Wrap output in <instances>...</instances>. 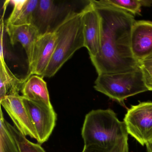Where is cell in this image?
<instances>
[{
    "label": "cell",
    "mask_w": 152,
    "mask_h": 152,
    "mask_svg": "<svg viewBox=\"0 0 152 152\" xmlns=\"http://www.w3.org/2000/svg\"><path fill=\"white\" fill-rule=\"evenodd\" d=\"M99 14L101 22L100 48L91 58L98 74L133 71L140 64L131 48V36L135 22L133 15L104 3L91 0Z\"/></svg>",
    "instance_id": "cell-1"
},
{
    "label": "cell",
    "mask_w": 152,
    "mask_h": 152,
    "mask_svg": "<svg viewBox=\"0 0 152 152\" xmlns=\"http://www.w3.org/2000/svg\"><path fill=\"white\" fill-rule=\"evenodd\" d=\"M54 31L57 38L56 48L43 78L54 76L77 50L84 47L81 11H70Z\"/></svg>",
    "instance_id": "cell-2"
},
{
    "label": "cell",
    "mask_w": 152,
    "mask_h": 152,
    "mask_svg": "<svg viewBox=\"0 0 152 152\" xmlns=\"http://www.w3.org/2000/svg\"><path fill=\"white\" fill-rule=\"evenodd\" d=\"M84 146H106L128 138L124 122L120 121L111 109H97L85 117L81 131Z\"/></svg>",
    "instance_id": "cell-3"
},
{
    "label": "cell",
    "mask_w": 152,
    "mask_h": 152,
    "mask_svg": "<svg viewBox=\"0 0 152 152\" xmlns=\"http://www.w3.org/2000/svg\"><path fill=\"white\" fill-rule=\"evenodd\" d=\"M94 88L121 104L129 97L148 91L140 66L129 72L98 75Z\"/></svg>",
    "instance_id": "cell-4"
},
{
    "label": "cell",
    "mask_w": 152,
    "mask_h": 152,
    "mask_svg": "<svg viewBox=\"0 0 152 152\" xmlns=\"http://www.w3.org/2000/svg\"><path fill=\"white\" fill-rule=\"evenodd\" d=\"M124 122L128 134L141 145L152 141V102H140L127 110Z\"/></svg>",
    "instance_id": "cell-5"
},
{
    "label": "cell",
    "mask_w": 152,
    "mask_h": 152,
    "mask_svg": "<svg viewBox=\"0 0 152 152\" xmlns=\"http://www.w3.org/2000/svg\"><path fill=\"white\" fill-rule=\"evenodd\" d=\"M23 101L37 132V142L41 145L48 140L55 128L56 113L52 106L23 97Z\"/></svg>",
    "instance_id": "cell-6"
},
{
    "label": "cell",
    "mask_w": 152,
    "mask_h": 152,
    "mask_svg": "<svg viewBox=\"0 0 152 152\" xmlns=\"http://www.w3.org/2000/svg\"><path fill=\"white\" fill-rule=\"evenodd\" d=\"M0 102L17 129L26 137L29 136L37 141V132L25 106L23 96L19 94L8 95L0 99Z\"/></svg>",
    "instance_id": "cell-7"
},
{
    "label": "cell",
    "mask_w": 152,
    "mask_h": 152,
    "mask_svg": "<svg viewBox=\"0 0 152 152\" xmlns=\"http://www.w3.org/2000/svg\"><path fill=\"white\" fill-rule=\"evenodd\" d=\"M56 39L54 30L41 34L34 45L27 77L32 75L43 76L53 56Z\"/></svg>",
    "instance_id": "cell-8"
},
{
    "label": "cell",
    "mask_w": 152,
    "mask_h": 152,
    "mask_svg": "<svg viewBox=\"0 0 152 152\" xmlns=\"http://www.w3.org/2000/svg\"><path fill=\"white\" fill-rule=\"evenodd\" d=\"M81 10L83 23L84 47L91 59L98 54L100 48L101 22L100 16L91 1Z\"/></svg>",
    "instance_id": "cell-9"
},
{
    "label": "cell",
    "mask_w": 152,
    "mask_h": 152,
    "mask_svg": "<svg viewBox=\"0 0 152 152\" xmlns=\"http://www.w3.org/2000/svg\"><path fill=\"white\" fill-rule=\"evenodd\" d=\"M131 48L134 58L140 64L152 53V22L135 21L132 30Z\"/></svg>",
    "instance_id": "cell-10"
},
{
    "label": "cell",
    "mask_w": 152,
    "mask_h": 152,
    "mask_svg": "<svg viewBox=\"0 0 152 152\" xmlns=\"http://www.w3.org/2000/svg\"><path fill=\"white\" fill-rule=\"evenodd\" d=\"M5 28L12 46L18 42L22 44L26 52L28 64H30L35 42L41 34L38 28L33 24L16 26L7 23Z\"/></svg>",
    "instance_id": "cell-11"
},
{
    "label": "cell",
    "mask_w": 152,
    "mask_h": 152,
    "mask_svg": "<svg viewBox=\"0 0 152 152\" xmlns=\"http://www.w3.org/2000/svg\"><path fill=\"white\" fill-rule=\"evenodd\" d=\"M61 8L55 1L39 0L34 16L33 24L39 29L41 34L53 31L51 27L61 14Z\"/></svg>",
    "instance_id": "cell-12"
},
{
    "label": "cell",
    "mask_w": 152,
    "mask_h": 152,
    "mask_svg": "<svg viewBox=\"0 0 152 152\" xmlns=\"http://www.w3.org/2000/svg\"><path fill=\"white\" fill-rule=\"evenodd\" d=\"M21 92L22 96L27 99L52 106L47 83L42 76H29L24 83Z\"/></svg>",
    "instance_id": "cell-13"
},
{
    "label": "cell",
    "mask_w": 152,
    "mask_h": 152,
    "mask_svg": "<svg viewBox=\"0 0 152 152\" xmlns=\"http://www.w3.org/2000/svg\"><path fill=\"white\" fill-rule=\"evenodd\" d=\"M39 1V0L10 1L14 8L6 23L16 26L33 24Z\"/></svg>",
    "instance_id": "cell-14"
},
{
    "label": "cell",
    "mask_w": 152,
    "mask_h": 152,
    "mask_svg": "<svg viewBox=\"0 0 152 152\" xmlns=\"http://www.w3.org/2000/svg\"><path fill=\"white\" fill-rule=\"evenodd\" d=\"M1 58L0 64V99L6 96L19 94L28 77L20 79L10 70L5 58Z\"/></svg>",
    "instance_id": "cell-15"
},
{
    "label": "cell",
    "mask_w": 152,
    "mask_h": 152,
    "mask_svg": "<svg viewBox=\"0 0 152 152\" xmlns=\"http://www.w3.org/2000/svg\"><path fill=\"white\" fill-rule=\"evenodd\" d=\"M0 117V152H20L15 138L7 127L1 109Z\"/></svg>",
    "instance_id": "cell-16"
},
{
    "label": "cell",
    "mask_w": 152,
    "mask_h": 152,
    "mask_svg": "<svg viewBox=\"0 0 152 152\" xmlns=\"http://www.w3.org/2000/svg\"><path fill=\"white\" fill-rule=\"evenodd\" d=\"M6 124L9 130L15 138L20 152H46L40 144L31 142L15 127L10 124L7 121Z\"/></svg>",
    "instance_id": "cell-17"
},
{
    "label": "cell",
    "mask_w": 152,
    "mask_h": 152,
    "mask_svg": "<svg viewBox=\"0 0 152 152\" xmlns=\"http://www.w3.org/2000/svg\"><path fill=\"white\" fill-rule=\"evenodd\" d=\"M82 152H129L128 138L122 139L106 146H84Z\"/></svg>",
    "instance_id": "cell-18"
},
{
    "label": "cell",
    "mask_w": 152,
    "mask_h": 152,
    "mask_svg": "<svg viewBox=\"0 0 152 152\" xmlns=\"http://www.w3.org/2000/svg\"><path fill=\"white\" fill-rule=\"evenodd\" d=\"M104 3L118 8L133 15H140L142 7L141 0H103Z\"/></svg>",
    "instance_id": "cell-19"
},
{
    "label": "cell",
    "mask_w": 152,
    "mask_h": 152,
    "mask_svg": "<svg viewBox=\"0 0 152 152\" xmlns=\"http://www.w3.org/2000/svg\"><path fill=\"white\" fill-rule=\"evenodd\" d=\"M144 77V81L148 89L152 91V64L140 65Z\"/></svg>",
    "instance_id": "cell-20"
},
{
    "label": "cell",
    "mask_w": 152,
    "mask_h": 152,
    "mask_svg": "<svg viewBox=\"0 0 152 152\" xmlns=\"http://www.w3.org/2000/svg\"><path fill=\"white\" fill-rule=\"evenodd\" d=\"M152 64V53L140 63V65H148Z\"/></svg>",
    "instance_id": "cell-21"
},
{
    "label": "cell",
    "mask_w": 152,
    "mask_h": 152,
    "mask_svg": "<svg viewBox=\"0 0 152 152\" xmlns=\"http://www.w3.org/2000/svg\"><path fill=\"white\" fill-rule=\"evenodd\" d=\"M142 7H150L152 6V0H141Z\"/></svg>",
    "instance_id": "cell-22"
},
{
    "label": "cell",
    "mask_w": 152,
    "mask_h": 152,
    "mask_svg": "<svg viewBox=\"0 0 152 152\" xmlns=\"http://www.w3.org/2000/svg\"><path fill=\"white\" fill-rule=\"evenodd\" d=\"M145 145L147 152H152V141L148 142Z\"/></svg>",
    "instance_id": "cell-23"
}]
</instances>
